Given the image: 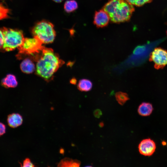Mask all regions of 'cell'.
Wrapping results in <instances>:
<instances>
[{
    "label": "cell",
    "mask_w": 167,
    "mask_h": 167,
    "mask_svg": "<svg viewBox=\"0 0 167 167\" xmlns=\"http://www.w3.org/2000/svg\"><path fill=\"white\" fill-rule=\"evenodd\" d=\"M149 60L154 62L155 69L163 68L167 65V50L161 47L155 48L150 54Z\"/></svg>",
    "instance_id": "obj_6"
},
{
    "label": "cell",
    "mask_w": 167,
    "mask_h": 167,
    "mask_svg": "<svg viewBox=\"0 0 167 167\" xmlns=\"http://www.w3.org/2000/svg\"><path fill=\"white\" fill-rule=\"evenodd\" d=\"M116 101L121 105H123L129 99V96L126 92L119 91L117 92L115 94Z\"/></svg>",
    "instance_id": "obj_16"
},
{
    "label": "cell",
    "mask_w": 167,
    "mask_h": 167,
    "mask_svg": "<svg viewBox=\"0 0 167 167\" xmlns=\"http://www.w3.org/2000/svg\"><path fill=\"white\" fill-rule=\"evenodd\" d=\"M92 87V83L91 80L83 79L79 80L77 85L79 90L82 92H88L91 90Z\"/></svg>",
    "instance_id": "obj_13"
},
{
    "label": "cell",
    "mask_w": 167,
    "mask_h": 167,
    "mask_svg": "<svg viewBox=\"0 0 167 167\" xmlns=\"http://www.w3.org/2000/svg\"><path fill=\"white\" fill-rule=\"evenodd\" d=\"M1 85L5 88H14L18 85L16 77L14 75L8 74L1 81Z\"/></svg>",
    "instance_id": "obj_11"
},
{
    "label": "cell",
    "mask_w": 167,
    "mask_h": 167,
    "mask_svg": "<svg viewBox=\"0 0 167 167\" xmlns=\"http://www.w3.org/2000/svg\"><path fill=\"white\" fill-rule=\"evenodd\" d=\"M109 20L108 14L104 9L95 12L93 23L97 27L102 28L106 26L108 24Z\"/></svg>",
    "instance_id": "obj_8"
},
{
    "label": "cell",
    "mask_w": 167,
    "mask_h": 167,
    "mask_svg": "<svg viewBox=\"0 0 167 167\" xmlns=\"http://www.w3.org/2000/svg\"><path fill=\"white\" fill-rule=\"evenodd\" d=\"M77 79L75 78H73L70 81V83L73 84H75L77 83Z\"/></svg>",
    "instance_id": "obj_24"
},
{
    "label": "cell",
    "mask_w": 167,
    "mask_h": 167,
    "mask_svg": "<svg viewBox=\"0 0 167 167\" xmlns=\"http://www.w3.org/2000/svg\"><path fill=\"white\" fill-rule=\"evenodd\" d=\"M6 127L5 124L0 122V136L6 132Z\"/></svg>",
    "instance_id": "obj_21"
},
{
    "label": "cell",
    "mask_w": 167,
    "mask_h": 167,
    "mask_svg": "<svg viewBox=\"0 0 167 167\" xmlns=\"http://www.w3.org/2000/svg\"><path fill=\"white\" fill-rule=\"evenodd\" d=\"M166 34H167V31L166 32Z\"/></svg>",
    "instance_id": "obj_27"
},
{
    "label": "cell",
    "mask_w": 167,
    "mask_h": 167,
    "mask_svg": "<svg viewBox=\"0 0 167 167\" xmlns=\"http://www.w3.org/2000/svg\"><path fill=\"white\" fill-rule=\"evenodd\" d=\"M32 32L33 37L38 39L43 44L52 43L56 36L54 25L51 22L44 20L36 24Z\"/></svg>",
    "instance_id": "obj_3"
},
{
    "label": "cell",
    "mask_w": 167,
    "mask_h": 167,
    "mask_svg": "<svg viewBox=\"0 0 167 167\" xmlns=\"http://www.w3.org/2000/svg\"><path fill=\"white\" fill-rule=\"evenodd\" d=\"M7 121L9 126L15 128L22 124L23 118L22 116L19 113H13L8 116Z\"/></svg>",
    "instance_id": "obj_9"
},
{
    "label": "cell",
    "mask_w": 167,
    "mask_h": 167,
    "mask_svg": "<svg viewBox=\"0 0 167 167\" xmlns=\"http://www.w3.org/2000/svg\"><path fill=\"white\" fill-rule=\"evenodd\" d=\"M103 9L108 13L111 21L114 23L129 20L135 11L133 6L126 0H109Z\"/></svg>",
    "instance_id": "obj_2"
},
{
    "label": "cell",
    "mask_w": 167,
    "mask_h": 167,
    "mask_svg": "<svg viewBox=\"0 0 167 167\" xmlns=\"http://www.w3.org/2000/svg\"><path fill=\"white\" fill-rule=\"evenodd\" d=\"M4 35V43L2 51H12L22 44L24 38L23 32L18 29L3 27L1 29Z\"/></svg>",
    "instance_id": "obj_4"
},
{
    "label": "cell",
    "mask_w": 167,
    "mask_h": 167,
    "mask_svg": "<svg viewBox=\"0 0 167 167\" xmlns=\"http://www.w3.org/2000/svg\"><path fill=\"white\" fill-rule=\"evenodd\" d=\"M22 167H34L35 165L28 158H26L23 161Z\"/></svg>",
    "instance_id": "obj_20"
},
{
    "label": "cell",
    "mask_w": 167,
    "mask_h": 167,
    "mask_svg": "<svg viewBox=\"0 0 167 167\" xmlns=\"http://www.w3.org/2000/svg\"><path fill=\"white\" fill-rule=\"evenodd\" d=\"M153 110L152 105L150 103L143 102L140 104L138 109L139 114L143 116H147L151 114Z\"/></svg>",
    "instance_id": "obj_12"
},
{
    "label": "cell",
    "mask_w": 167,
    "mask_h": 167,
    "mask_svg": "<svg viewBox=\"0 0 167 167\" xmlns=\"http://www.w3.org/2000/svg\"><path fill=\"white\" fill-rule=\"evenodd\" d=\"M78 7V4L74 0L66 1L64 5V9L67 13H70L75 11Z\"/></svg>",
    "instance_id": "obj_15"
},
{
    "label": "cell",
    "mask_w": 167,
    "mask_h": 167,
    "mask_svg": "<svg viewBox=\"0 0 167 167\" xmlns=\"http://www.w3.org/2000/svg\"><path fill=\"white\" fill-rule=\"evenodd\" d=\"M133 6H141L145 4L151 2L152 0H126Z\"/></svg>",
    "instance_id": "obj_18"
},
{
    "label": "cell",
    "mask_w": 167,
    "mask_h": 167,
    "mask_svg": "<svg viewBox=\"0 0 167 167\" xmlns=\"http://www.w3.org/2000/svg\"><path fill=\"white\" fill-rule=\"evenodd\" d=\"M145 47L143 45H139L136 47L133 51L135 55L140 54L145 51Z\"/></svg>",
    "instance_id": "obj_19"
},
{
    "label": "cell",
    "mask_w": 167,
    "mask_h": 167,
    "mask_svg": "<svg viewBox=\"0 0 167 167\" xmlns=\"http://www.w3.org/2000/svg\"><path fill=\"white\" fill-rule=\"evenodd\" d=\"M93 113L95 117L97 118H99L102 115L101 111L99 109L94 110Z\"/></svg>",
    "instance_id": "obj_22"
},
{
    "label": "cell",
    "mask_w": 167,
    "mask_h": 167,
    "mask_svg": "<svg viewBox=\"0 0 167 167\" xmlns=\"http://www.w3.org/2000/svg\"><path fill=\"white\" fill-rule=\"evenodd\" d=\"M42 44L36 37L25 38L22 44L18 48L19 52L16 56L17 58L21 59L26 56L32 58L40 52L43 47Z\"/></svg>",
    "instance_id": "obj_5"
},
{
    "label": "cell",
    "mask_w": 167,
    "mask_h": 167,
    "mask_svg": "<svg viewBox=\"0 0 167 167\" xmlns=\"http://www.w3.org/2000/svg\"><path fill=\"white\" fill-rule=\"evenodd\" d=\"M32 60L28 57L25 58L22 62L20 64V68L23 73L30 74L34 71L35 66Z\"/></svg>",
    "instance_id": "obj_10"
},
{
    "label": "cell",
    "mask_w": 167,
    "mask_h": 167,
    "mask_svg": "<svg viewBox=\"0 0 167 167\" xmlns=\"http://www.w3.org/2000/svg\"><path fill=\"white\" fill-rule=\"evenodd\" d=\"M99 126L101 127H103L104 126V124L103 123V122H100L99 124Z\"/></svg>",
    "instance_id": "obj_25"
},
{
    "label": "cell",
    "mask_w": 167,
    "mask_h": 167,
    "mask_svg": "<svg viewBox=\"0 0 167 167\" xmlns=\"http://www.w3.org/2000/svg\"><path fill=\"white\" fill-rule=\"evenodd\" d=\"M10 10L0 3V20L7 18L8 17V14Z\"/></svg>",
    "instance_id": "obj_17"
},
{
    "label": "cell",
    "mask_w": 167,
    "mask_h": 167,
    "mask_svg": "<svg viewBox=\"0 0 167 167\" xmlns=\"http://www.w3.org/2000/svg\"><path fill=\"white\" fill-rule=\"evenodd\" d=\"M80 162L77 160H73L65 158L62 160L58 164V166L61 167H79Z\"/></svg>",
    "instance_id": "obj_14"
},
{
    "label": "cell",
    "mask_w": 167,
    "mask_h": 167,
    "mask_svg": "<svg viewBox=\"0 0 167 167\" xmlns=\"http://www.w3.org/2000/svg\"><path fill=\"white\" fill-rule=\"evenodd\" d=\"M139 153L145 156H150L154 153L156 149L154 142L150 139L142 140L138 146Z\"/></svg>",
    "instance_id": "obj_7"
},
{
    "label": "cell",
    "mask_w": 167,
    "mask_h": 167,
    "mask_svg": "<svg viewBox=\"0 0 167 167\" xmlns=\"http://www.w3.org/2000/svg\"><path fill=\"white\" fill-rule=\"evenodd\" d=\"M36 74L47 81L51 80L54 74L64 63L53 50L43 46L35 56Z\"/></svg>",
    "instance_id": "obj_1"
},
{
    "label": "cell",
    "mask_w": 167,
    "mask_h": 167,
    "mask_svg": "<svg viewBox=\"0 0 167 167\" xmlns=\"http://www.w3.org/2000/svg\"><path fill=\"white\" fill-rule=\"evenodd\" d=\"M4 43V35L2 30L0 29V49L2 47Z\"/></svg>",
    "instance_id": "obj_23"
},
{
    "label": "cell",
    "mask_w": 167,
    "mask_h": 167,
    "mask_svg": "<svg viewBox=\"0 0 167 167\" xmlns=\"http://www.w3.org/2000/svg\"><path fill=\"white\" fill-rule=\"evenodd\" d=\"M53 0L56 2L59 3L62 2L63 0Z\"/></svg>",
    "instance_id": "obj_26"
}]
</instances>
